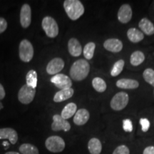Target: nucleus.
I'll return each instance as SVG.
<instances>
[{
    "mask_svg": "<svg viewBox=\"0 0 154 154\" xmlns=\"http://www.w3.org/2000/svg\"><path fill=\"white\" fill-rule=\"evenodd\" d=\"M90 72V65L85 59H79L71 66L69 74L72 79L76 82H81L85 79Z\"/></svg>",
    "mask_w": 154,
    "mask_h": 154,
    "instance_id": "obj_1",
    "label": "nucleus"
},
{
    "mask_svg": "<svg viewBox=\"0 0 154 154\" xmlns=\"http://www.w3.org/2000/svg\"><path fill=\"white\" fill-rule=\"evenodd\" d=\"M63 8L69 18L73 21L79 19L85 11L83 4L79 0H65Z\"/></svg>",
    "mask_w": 154,
    "mask_h": 154,
    "instance_id": "obj_2",
    "label": "nucleus"
},
{
    "mask_svg": "<svg viewBox=\"0 0 154 154\" xmlns=\"http://www.w3.org/2000/svg\"><path fill=\"white\" fill-rule=\"evenodd\" d=\"M45 146L48 151L51 153H60L64 150L66 143L60 136H51L46 140Z\"/></svg>",
    "mask_w": 154,
    "mask_h": 154,
    "instance_id": "obj_3",
    "label": "nucleus"
},
{
    "mask_svg": "<svg viewBox=\"0 0 154 154\" xmlns=\"http://www.w3.org/2000/svg\"><path fill=\"white\" fill-rule=\"evenodd\" d=\"M42 26L48 37L55 38L59 34V26L55 19L51 17H44L42 20Z\"/></svg>",
    "mask_w": 154,
    "mask_h": 154,
    "instance_id": "obj_4",
    "label": "nucleus"
},
{
    "mask_svg": "<svg viewBox=\"0 0 154 154\" xmlns=\"http://www.w3.org/2000/svg\"><path fill=\"white\" fill-rule=\"evenodd\" d=\"M19 58L24 62H29L34 57V47L27 39H23L19 47Z\"/></svg>",
    "mask_w": 154,
    "mask_h": 154,
    "instance_id": "obj_5",
    "label": "nucleus"
},
{
    "mask_svg": "<svg viewBox=\"0 0 154 154\" xmlns=\"http://www.w3.org/2000/svg\"><path fill=\"white\" fill-rule=\"evenodd\" d=\"M129 101V96L126 92H119L116 94L111 100V108L114 111H121L126 107Z\"/></svg>",
    "mask_w": 154,
    "mask_h": 154,
    "instance_id": "obj_6",
    "label": "nucleus"
},
{
    "mask_svg": "<svg viewBox=\"0 0 154 154\" xmlns=\"http://www.w3.org/2000/svg\"><path fill=\"white\" fill-rule=\"evenodd\" d=\"M36 94V89L26 84L22 86L18 92V99L23 104H29L33 101Z\"/></svg>",
    "mask_w": 154,
    "mask_h": 154,
    "instance_id": "obj_7",
    "label": "nucleus"
},
{
    "mask_svg": "<svg viewBox=\"0 0 154 154\" xmlns=\"http://www.w3.org/2000/svg\"><path fill=\"white\" fill-rule=\"evenodd\" d=\"M50 81L61 90L72 88V79L68 76L63 74H57L54 75L53 77H51Z\"/></svg>",
    "mask_w": 154,
    "mask_h": 154,
    "instance_id": "obj_8",
    "label": "nucleus"
},
{
    "mask_svg": "<svg viewBox=\"0 0 154 154\" xmlns=\"http://www.w3.org/2000/svg\"><path fill=\"white\" fill-rule=\"evenodd\" d=\"M51 129L54 131H63L68 132L71 129V125L66 119H63L61 115L55 114L53 116V123L51 124Z\"/></svg>",
    "mask_w": 154,
    "mask_h": 154,
    "instance_id": "obj_9",
    "label": "nucleus"
},
{
    "mask_svg": "<svg viewBox=\"0 0 154 154\" xmlns=\"http://www.w3.org/2000/svg\"><path fill=\"white\" fill-rule=\"evenodd\" d=\"M32 22V9L28 4L22 5L20 11V24L23 28H28Z\"/></svg>",
    "mask_w": 154,
    "mask_h": 154,
    "instance_id": "obj_10",
    "label": "nucleus"
},
{
    "mask_svg": "<svg viewBox=\"0 0 154 154\" xmlns=\"http://www.w3.org/2000/svg\"><path fill=\"white\" fill-rule=\"evenodd\" d=\"M64 67V61L61 58L57 57L51 59L47 66V72L50 75L59 74Z\"/></svg>",
    "mask_w": 154,
    "mask_h": 154,
    "instance_id": "obj_11",
    "label": "nucleus"
},
{
    "mask_svg": "<svg viewBox=\"0 0 154 154\" xmlns=\"http://www.w3.org/2000/svg\"><path fill=\"white\" fill-rule=\"evenodd\" d=\"M118 19L122 24H127L132 18V9L128 4L123 5L118 11Z\"/></svg>",
    "mask_w": 154,
    "mask_h": 154,
    "instance_id": "obj_12",
    "label": "nucleus"
},
{
    "mask_svg": "<svg viewBox=\"0 0 154 154\" xmlns=\"http://www.w3.org/2000/svg\"><path fill=\"white\" fill-rule=\"evenodd\" d=\"M103 47L110 52L119 53L123 49V43L118 38H108L103 43Z\"/></svg>",
    "mask_w": 154,
    "mask_h": 154,
    "instance_id": "obj_13",
    "label": "nucleus"
},
{
    "mask_svg": "<svg viewBox=\"0 0 154 154\" xmlns=\"http://www.w3.org/2000/svg\"><path fill=\"white\" fill-rule=\"evenodd\" d=\"M1 139H8L11 144L14 145L18 140V134L14 128H0V140Z\"/></svg>",
    "mask_w": 154,
    "mask_h": 154,
    "instance_id": "obj_14",
    "label": "nucleus"
},
{
    "mask_svg": "<svg viewBox=\"0 0 154 154\" xmlns=\"http://www.w3.org/2000/svg\"><path fill=\"white\" fill-rule=\"evenodd\" d=\"M68 51L72 57H77L82 54L83 49L80 42L76 38H71L68 42Z\"/></svg>",
    "mask_w": 154,
    "mask_h": 154,
    "instance_id": "obj_15",
    "label": "nucleus"
},
{
    "mask_svg": "<svg viewBox=\"0 0 154 154\" xmlns=\"http://www.w3.org/2000/svg\"><path fill=\"white\" fill-rule=\"evenodd\" d=\"M89 118L90 113L88 111L85 109H81L75 113L73 121L77 126H83L88 122Z\"/></svg>",
    "mask_w": 154,
    "mask_h": 154,
    "instance_id": "obj_16",
    "label": "nucleus"
},
{
    "mask_svg": "<svg viewBox=\"0 0 154 154\" xmlns=\"http://www.w3.org/2000/svg\"><path fill=\"white\" fill-rule=\"evenodd\" d=\"M116 85L122 89H135L139 86V83L131 79H121L116 83Z\"/></svg>",
    "mask_w": 154,
    "mask_h": 154,
    "instance_id": "obj_17",
    "label": "nucleus"
},
{
    "mask_svg": "<svg viewBox=\"0 0 154 154\" xmlns=\"http://www.w3.org/2000/svg\"><path fill=\"white\" fill-rule=\"evenodd\" d=\"M74 94V88H69L66 89H62L57 91L54 96V101L59 103L66 101V100L72 98Z\"/></svg>",
    "mask_w": 154,
    "mask_h": 154,
    "instance_id": "obj_18",
    "label": "nucleus"
},
{
    "mask_svg": "<svg viewBox=\"0 0 154 154\" xmlns=\"http://www.w3.org/2000/svg\"><path fill=\"white\" fill-rule=\"evenodd\" d=\"M138 26L140 31L146 35L151 36L154 34V24L149 19L143 18L140 19Z\"/></svg>",
    "mask_w": 154,
    "mask_h": 154,
    "instance_id": "obj_19",
    "label": "nucleus"
},
{
    "mask_svg": "<svg viewBox=\"0 0 154 154\" xmlns=\"http://www.w3.org/2000/svg\"><path fill=\"white\" fill-rule=\"evenodd\" d=\"M127 36L132 43H138L144 38L143 32L136 28H130L127 32Z\"/></svg>",
    "mask_w": 154,
    "mask_h": 154,
    "instance_id": "obj_20",
    "label": "nucleus"
},
{
    "mask_svg": "<svg viewBox=\"0 0 154 154\" xmlns=\"http://www.w3.org/2000/svg\"><path fill=\"white\" fill-rule=\"evenodd\" d=\"M88 149L91 154H100L102 151L101 140L97 138H92L88 140Z\"/></svg>",
    "mask_w": 154,
    "mask_h": 154,
    "instance_id": "obj_21",
    "label": "nucleus"
},
{
    "mask_svg": "<svg viewBox=\"0 0 154 154\" xmlns=\"http://www.w3.org/2000/svg\"><path fill=\"white\" fill-rule=\"evenodd\" d=\"M76 111H77L76 104L72 102V103H69L68 104L65 106L64 108L62 109V111H61V116L63 119L67 120V119L72 118L73 116H74Z\"/></svg>",
    "mask_w": 154,
    "mask_h": 154,
    "instance_id": "obj_22",
    "label": "nucleus"
},
{
    "mask_svg": "<svg viewBox=\"0 0 154 154\" xmlns=\"http://www.w3.org/2000/svg\"><path fill=\"white\" fill-rule=\"evenodd\" d=\"M145 60V55L140 51H136L133 52L130 57V63L132 66H137L141 64Z\"/></svg>",
    "mask_w": 154,
    "mask_h": 154,
    "instance_id": "obj_23",
    "label": "nucleus"
},
{
    "mask_svg": "<svg viewBox=\"0 0 154 154\" xmlns=\"http://www.w3.org/2000/svg\"><path fill=\"white\" fill-rule=\"evenodd\" d=\"M26 85H28L30 87L36 88L37 86L38 83V77L37 73L34 70L29 71L26 76Z\"/></svg>",
    "mask_w": 154,
    "mask_h": 154,
    "instance_id": "obj_24",
    "label": "nucleus"
},
{
    "mask_svg": "<svg viewBox=\"0 0 154 154\" xmlns=\"http://www.w3.org/2000/svg\"><path fill=\"white\" fill-rule=\"evenodd\" d=\"M92 86L94 89L99 93H103L107 88L106 83L103 79L100 78V77H95L92 80Z\"/></svg>",
    "mask_w": 154,
    "mask_h": 154,
    "instance_id": "obj_25",
    "label": "nucleus"
},
{
    "mask_svg": "<svg viewBox=\"0 0 154 154\" xmlns=\"http://www.w3.org/2000/svg\"><path fill=\"white\" fill-rule=\"evenodd\" d=\"M19 151L22 154H39L37 147L31 143H23L19 146Z\"/></svg>",
    "mask_w": 154,
    "mask_h": 154,
    "instance_id": "obj_26",
    "label": "nucleus"
},
{
    "mask_svg": "<svg viewBox=\"0 0 154 154\" xmlns=\"http://www.w3.org/2000/svg\"><path fill=\"white\" fill-rule=\"evenodd\" d=\"M96 44L94 42H88L85 45L83 49V54L86 60H91L94 57V52H95Z\"/></svg>",
    "mask_w": 154,
    "mask_h": 154,
    "instance_id": "obj_27",
    "label": "nucleus"
},
{
    "mask_svg": "<svg viewBox=\"0 0 154 154\" xmlns=\"http://www.w3.org/2000/svg\"><path fill=\"white\" fill-rule=\"evenodd\" d=\"M124 65L125 61L124 59H119V60L116 61L111 71V76L115 77L120 74L124 69Z\"/></svg>",
    "mask_w": 154,
    "mask_h": 154,
    "instance_id": "obj_28",
    "label": "nucleus"
},
{
    "mask_svg": "<svg viewBox=\"0 0 154 154\" xmlns=\"http://www.w3.org/2000/svg\"><path fill=\"white\" fill-rule=\"evenodd\" d=\"M143 77L146 82L154 87V70L151 68H148L144 70Z\"/></svg>",
    "mask_w": 154,
    "mask_h": 154,
    "instance_id": "obj_29",
    "label": "nucleus"
},
{
    "mask_svg": "<svg viewBox=\"0 0 154 154\" xmlns=\"http://www.w3.org/2000/svg\"><path fill=\"white\" fill-rule=\"evenodd\" d=\"M112 154H130V150L126 145H121L116 148Z\"/></svg>",
    "mask_w": 154,
    "mask_h": 154,
    "instance_id": "obj_30",
    "label": "nucleus"
},
{
    "mask_svg": "<svg viewBox=\"0 0 154 154\" xmlns=\"http://www.w3.org/2000/svg\"><path fill=\"white\" fill-rule=\"evenodd\" d=\"M123 128L126 132L131 133L133 131L132 121L129 119H126L123 120Z\"/></svg>",
    "mask_w": 154,
    "mask_h": 154,
    "instance_id": "obj_31",
    "label": "nucleus"
},
{
    "mask_svg": "<svg viewBox=\"0 0 154 154\" xmlns=\"http://www.w3.org/2000/svg\"><path fill=\"white\" fill-rule=\"evenodd\" d=\"M139 123L141 126V130L143 132H147L149 131L151 124H150V121L149 119L146 118H141L140 119Z\"/></svg>",
    "mask_w": 154,
    "mask_h": 154,
    "instance_id": "obj_32",
    "label": "nucleus"
},
{
    "mask_svg": "<svg viewBox=\"0 0 154 154\" xmlns=\"http://www.w3.org/2000/svg\"><path fill=\"white\" fill-rule=\"evenodd\" d=\"M7 28V22L5 18L0 17V34L5 32Z\"/></svg>",
    "mask_w": 154,
    "mask_h": 154,
    "instance_id": "obj_33",
    "label": "nucleus"
},
{
    "mask_svg": "<svg viewBox=\"0 0 154 154\" xmlns=\"http://www.w3.org/2000/svg\"><path fill=\"white\" fill-rule=\"evenodd\" d=\"M143 154H154V146H147V147L143 150Z\"/></svg>",
    "mask_w": 154,
    "mask_h": 154,
    "instance_id": "obj_34",
    "label": "nucleus"
},
{
    "mask_svg": "<svg viewBox=\"0 0 154 154\" xmlns=\"http://www.w3.org/2000/svg\"><path fill=\"white\" fill-rule=\"evenodd\" d=\"M5 88H4V86L0 84V100H2L3 99H5Z\"/></svg>",
    "mask_w": 154,
    "mask_h": 154,
    "instance_id": "obj_35",
    "label": "nucleus"
},
{
    "mask_svg": "<svg viewBox=\"0 0 154 154\" xmlns=\"http://www.w3.org/2000/svg\"><path fill=\"white\" fill-rule=\"evenodd\" d=\"M5 154H21V153L16 151H9V152H7Z\"/></svg>",
    "mask_w": 154,
    "mask_h": 154,
    "instance_id": "obj_36",
    "label": "nucleus"
},
{
    "mask_svg": "<svg viewBox=\"0 0 154 154\" xmlns=\"http://www.w3.org/2000/svg\"><path fill=\"white\" fill-rule=\"evenodd\" d=\"M3 107H4V106L2 104V102L0 101V110H2V109H3Z\"/></svg>",
    "mask_w": 154,
    "mask_h": 154,
    "instance_id": "obj_37",
    "label": "nucleus"
},
{
    "mask_svg": "<svg viewBox=\"0 0 154 154\" xmlns=\"http://www.w3.org/2000/svg\"><path fill=\"white\" fill-rule=\"evenodd\" d=\"M153 94H154V91H153Z\"/></svg>",
    "mask_w": 154,
    "mask_h": 154,
    "instance_id": "obj_38",
    "label": "nucleus"
}]
</instances>
